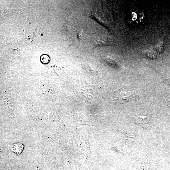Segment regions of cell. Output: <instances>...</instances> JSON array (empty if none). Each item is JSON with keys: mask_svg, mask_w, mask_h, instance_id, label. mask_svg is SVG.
Returning a JSON list of instances; mask_svg holds the SVG:
<instances>
[{"mask_svg": "<svg viewBox=\"0 0 170 170\" xmlns=\"http://www.w3.org/2000/svg\"><path fill=\"white\" fill-rule=\"evenodd\" d=\"M2 95L1 114L8 121L13 122L16 121L13 104L11 100L10 96L7 93Z\"/></svg>", "mask_w": 170, "mask_h": 170, "instance_id": "obj_1", "label": "cell"}, {"mask_svg": "<svg viewBox=\"0 0 170 170\" xmlns=\"http://www.w3.org/2000/svg\"><path fill=\"white\" fill-rule=\"evenodd\" d=\"M46 131L53 133L56 131L68 132L66 128L59 118L57 114L54 110L49 111V120Z\"/></svg>", "mask_w": 170, "mask_h": 170, "instance_id": "obj_2", "label": "cell"}, {"mask_svg": "<svg viewBox=\"0 0 170 170\" xmlns=\"http://www.w3.org/2000/svg\"><path fill=\"white\" fill-rule=\"evenodd\" d=\"M1 158L9 156V150L7 144L5 143L3 141H1Z\"/></svg>", "mask_w": 170, "mask_h": 170, "instance_id": "obj_3", "label": "cell"}, {"mask_svg": "<svg viewBox=\"0 0 170 170\" xmlns=\"http://www.w3.org/2000/svg\"><path fill=\"white\" fill-rule=\"evenodd\" d=\"M24 148V146L20 143L14 144L12 146L11 150L12 151L18 154L21 153Z\"/></svg>", "mask_w": 170, "mask_h": 170, "instance_id": "obj_4", "label": "cell"}, {"mask_svg": "<svg viewBox=\"0 0 170 170\" xmlns=\"http://www.w3.org/2000/svg\"><path fill=\"white\" fill-rule=\"evenodd\" d=\"M145 54L148 57L153 58L156 57L157 54L155 51H146Z\"/></svg>", "mask_w": 170, "mask_h": 170, "instance_id": "obj_5", "label": "cell"}, {"mask_svg": "<svg viewBox=\"0 0 170 170\" xmlns=\"http://www.w3.org/2000/svg\"><path fill=\"white\" fill-rule=\"evenodd\" d=\"M156 50L159 52H161L162 51L163 48V42H160L157 44L156 46Z\"/></svg>", "mask_w": 170, "mask_h": 170, "instance_id": "obj_6", "label": "cell"}, {"mask_svg": "<svg viewBox=\"0 0 170 170\" xmlns=\"http://www.w3.org/2000/svg\"><path fill=\"white\" fill-rule=\"evenodd\" d=\"M83 35V31L82 30H80L78 33V39L81 40L82 37Z\"/></svg>", "mask_w": 170, "mask_h": 170, "instance_id": "obj_7", "label": "cell"}, {"mask_svg": "<svg viewBox=\"0 0 170 170\" xmlns=\"http://www.w3.org/2000/svg\"><path fill=\"white\" fill-rule=\"evenodd\" d=\"M166 102L168 105H170V97H168L167 99H166Z\"/></svg>", "mask_w": 170, "mask_h": 170, "instance_id": "obj_8", "label": "cell"}]
</instances>
